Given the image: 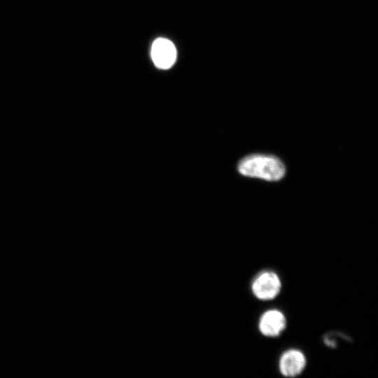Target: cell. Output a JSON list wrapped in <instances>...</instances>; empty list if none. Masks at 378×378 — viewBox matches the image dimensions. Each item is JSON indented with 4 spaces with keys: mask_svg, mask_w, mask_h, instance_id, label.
<instances>
[{
    "mask_svg": "<svg viewBox=\"0 0 378 378\" xmlns=\"http://www.w3.org/2000/svg\"><path fill=\"white\" fill-rule=\"evenodd\" d=\"M238 171L244 176L278 181L284 176L285 167L274 156L255 154L243 158L238 164Z\"/></svg>",
    "mask_w": 378,
    "mask_h": 378,
    "instance_id": "cell-1",
    "label": "cell"
},
{
    "mask_svg": "<svg viewBox=\"0 0 378 378\" xmlns=\"http://www.w3.org/2000/svg\"><path fill=\"white\" fill-rule=\"evenodd\" d=\"M281 286V281L275 272L264 270L255 276L251 282V289L258 300L268 301L278 296Z\"/></svg>",
    "mask_w": 378,
    "mask_h": 378,
    "instance_id": "cell-2",
    "label": "cell"
},
{
    "mask_svg": "<svg viewBox=\"0 0 378 378\" xmlns=\"http://www.w3.org/2000/svg\"><path fill=\"white\" fill-rule=\"evenodd\" d=\"M284 314L277 309H270L264 312L258 321L260 332L267 337H279L286 327Z\"/></svg>",
    "mask_w": 378,
    "mask_h": 378,
    "instance_id": "cell-3",
    "label": "cell"
},
{
    "mask_svg": "<svg viewBox=\"0 0 378 378\" xmlns=\"http://www.w3.org/2000/svg\"><path fill=\"white\" fill-rule=\"evenodd\" d=\"M306 356L300 349H290L285 351L279 360V370L285 377L299 376L305 369Z\"/></svg>",
    "mask_w": 378,
    "mask_h": 378,
    "instance_id": "cell-4",
    "label": "cell"
},
{
    "mask_svg": "<svg viewBox=\"0 0 378 378\" xmlns=\"http://www.w3.org/2000/svg\"><path fill=\"white\" fill-rule=\"evenodd\" d=\"M151 57L156 66L160 69H169L175 62L176 50L170 41L159 38L152 45Z\"/></svg>",
    "mask_w": 378,
    "mask_h": 378,
    "instance_id": "cell-5",
    "label": "cell"
}]
</instances>
